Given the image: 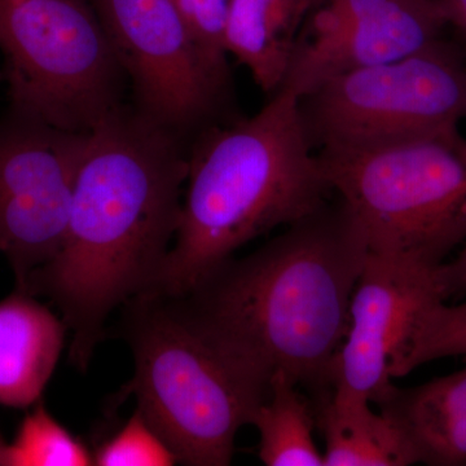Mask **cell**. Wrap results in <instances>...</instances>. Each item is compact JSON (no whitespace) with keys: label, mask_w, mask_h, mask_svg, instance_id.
<instances>
[{"label":"cell","mask_w":466,"mask_h":466,"mask_svg":"<svg viewBox=\"0 0 466 466\" xmlns=\"http://www.w3.org/2000/svg\"><path fill=\"white\" fill-rule=\"evenodd\" d=\"M188 140L122 104L90 133L56 256L16 288L46 296L87 370L115 309L155 287L182 213Z\"/></svg>","instance_id":"obj_1"},{"label":"cell","mask_w":466,"mask_h":466,"mask_svg":"<svg viewBox=\"0 0 466 466\" xmlns=\"http://www.w3.org/2000/svg\"><path fill=\"white\" fill-rule=\"evenodd\" d=\"M368 251L337 198L249 256L227 260L184 299L267 375L281 370L309 397L332 389Z\"/></svg>","instance_id":"obj_2"},{"label":"cell","mask_w":466,"mask_h":466,"mask_svg":"<svg viewBox=\"0 0 466 466\" xmlns=\"http://www.w3.org/2000/svg\"><path fill=\"white\" fill-rule=\"evenodd\" d=\"M332 193L299 96L281 86L256 115L192 140L179 227L149 291L187 296L248 242L311 216Z\"/></svg>","instance_id":"obj_3"},{"label":"cell","mask_w":466,"mask_h":466,"mask_svg":"<svg viewBox=\"0 0 466 466\" xmlns=\"http://www.w3.org/2000/svg\"><path fill=\"white\" fill-rule=\"evenodd\" d=\"M134 358L125 390L177 464L227 466L238 431L268 392L262 368L214 329L184 297L147 291L125 305Z\"/></svg>","instance_id":"obj_4"},{"label":"cell","mask_w":466,"mask_h":466,"mask_svg":"<svg viewBox=\"0 0 466 466\" xmlns=\"http://www.w3.org/2000/svg\"><path fill=\"white\" fill-rule=\"evenodd\" d=\"M318 156L370 251L437 266L466 240V137L459 126Z\"/></svg>","instance_id":"obj_5"},{"label":"cell","mask_w":466,"mask_h":466,"mask_svg":"<svg viewBox=\"0 0 466 466\" xmlns=\"http://www.w3.org/2000/svg\"><path fill=\"white\" fill-rule=\"evenodd\" d=\"M9 110L88 134L122 106L124 69L85 0H0Z\"/></svg>","instance_id":"obj_6"},{"label":"cell","mask_w":466,"mask_h":466,"mask_svg":"<svg viewBox=\"0 0 466 466\" xmlns=\"http://www.w3.org/2000/svg\"><path fill=\"white\" fill-rule=\"evenodd\" d=\"M315 150L381 146L466 119V63L449 43L328 79L299 99Z\"/></svg>","instance_id":"obj_7"},{"label":"cell","mask_w":466,"mask_h":466,"mask_svg":"<svg viewBox=\"0 0 466 466\" xmlns=\"http://www.w3.org/2000/svg\"><path fill=\"white\" fill-rule=\"evenodd\" d=\"M94 5L140 116L186 140L236 118L228 64L208 56L171 0Z\"/></svg>","instance_id":"obj_8"},{"label":"cell","mask_w":466,"mask_h":466,"mask_svg":"<svg viewBox=\"0 0 466 466\" xmlns=\"http://www.w3.org/2000/svg\"><path fill=\"white\" fill-rule=\"evenodd\" d=\"M88 137L9 109L0 119V253L16 288L63 245Z\"/></svg>","instance_id":"obj_9"},{"label":"cell","mask_w":466,"mask_h":466,"mask_svg":"<svg viewBox=\"0 0 466 466\" xmlns=\"http://www.w3.org/2000/svg\"><path fill=\"white\" fill-rule=\"evenodd\" d=\"M438 267L368 251L350 303L349 329L332 367V391L379 406L397 386L389 367L429 309L446 302Z\"/></svg>","instance_id":"obj_10"},{"label":"cell","mask_w":466,"mask_h":466,"mask_svg":"<svg viewBox=\"0 0 466 466\" xmlns=\"http://www.w3.org/2000/svg\"><path fill=\"white\" fill-rule=\"evenodd\" d=\"M446 26L435 0H315L281 86L300 99L334 76L422 50Z\"/></svg>","instance_id":"obj_11"},{"label":"cell","mask_w":466,"mask_h":466,"mask_svg":"<svg viewBox=\"0 0 466 466\" xmlns=\"http://www.w3.org/2000/svg\"><path fill=\"white\" fill-rule=\"evenodd\" d=\"M63 319L18 290L0 300V404L25 410L41 400L63 352Z\"/></svg>","instance_id":"obj_12"},{"label":"cell","mask_w":466,"mask_h":466,"mask_svg":"<svg viewBox=\"0 0 466 466\" xmlns=\"http://www.w3.org/2000/svg\"><path fill=\"white\" fill-rule=\"evenodd\" d=\"M377 407L400 429L417 464L466 466V368L413 388H395Z\"/></svg>","instance_id":"obj_13"},{"label":"cell","mask_w":466,"mask_h":466,"mask_svg":"<svg viewBox=\"0 0 466 466\" xmlns=\"http://www.w3.org/2000/svg\"><path fill=\"white\" fill-rule=\"evenodd\" d=\"M314 2L228 0L227 54L249 70L266 94H274L283 85Z\"/></svg>","instance_id":"obj_14"},{"label":"cell","mask_w":466,"mask_h":466,"mask_svg":"<svg viewBox=\"0 0 466 466\" xmlns=\"http://www.w3.org/2000/svg\"><path fill=\"white\" fill-rule=\"evenodd\" d=\"M325 441L324 466H408L415 453L397 424L370 401L343 400L332 389L309 395Z\"/></svg>","instance_id":"obj_15"},{"label":"cell","mask_w":466,"mask_h":466,"mask_svg":"<svg viewBox=\"0 0 466 466\" xmlns=\"http://www.w3.org/2000/svg\"><path fill=\"white\" fill-rule=\"evenodd\" d=\"M251 425L259 434L258 456L267 466H324L315 443L311 400L281 370L272 373L268 392Z\"/></svg>","instance_id":"obj_16"},{"label":"cell","mask_w":466,"mask_h":466,"mask_svg":"<svg viewBox=\"0 0 466 466\" xmlns=\"http://www.w3.org/2000/svg\"><path fill=\"white\" fill-rule=\"evenodd\" d=\"M94 453L48 412L41 400L34 404L7 443L5 466H88Z\"/></svg>","instance_id":"obj_17"},{"label":"cell","mask_w":466,"mask_h":466,"mask_svg":"<svg viewBox=\"0 0 466 466\" xmlns=\"http://www.w3.org/2000/svg\"><path fill=\"white\" fill-rule=\"evenodd\" d=\"M466 355V302H438L428 309L403 354L389 367L392 380L410 375L422 364Z\"/></svg>","instance_id":"obj_18"},{"label":"cell","mask_w":466,"mask_h":466,"mask_svg":"<svg viewBox=\"0 0 466 466\" xmlns=\"http://www.w3.org/2000/svg\"><path fill=\"white\" fill-rule=\"evenodd\" d=\"M94 465L173 466L177 456L139 410L95 451Z\"/></svg>","instance_id":"obj_19"},{"label":"cell","mask_w":466,"mask_h":466,"mask_svg":"<svg viewBox=\"0 0 466 466\" xmlns=\"http://www.w3.org/2000/svg\"><path fill=\"white\" fill-rule=\"evenodd\" d=\"M189 32L208 56L228 64L226 51V24L228 0H171Z\"/></svg>","instance_id":"obj_20"},{"label":"cell","mask_w":466,"mask_h":466,"mask_svg":"<svg viewBox=\"0 0 466 466\" xmlns=\"http://www.w3.org/2000/svg\"><path fill=\"white\" fill-rule=\"evenodd\" d=\"M438 281L444 300L466 293V244L455 259L441 263L438 267Z\"/></svg>","instance_id":"obj_21"},{"label":"cell","mask_w":466,"mask_h":466,"mask_svg":"<svg viewBox=\"0 0 466 466\" xmlns=\"http://www.w3.org/2000/svg\"><path fill=\"white\" fill-rule=\"evenodd\" d=\"M447 26L455 27L466 42V0H435Z\"/></svg>","instance_id":"obj_22"},{"label":"cell","mask_w":466,"mask_h":466,"mask_svg":"<svg viewBox=\"0 0 466 466\" xmlns=\"http://www.w3.org/2000/svg\"><path fill=\"white\" fill-rule=\"evenodd\" d=\"M5 447H7V441L3 440L2 435H0V466H5Z\"/></svg>","instance_id":"obj_23"},{"label":"cell","mask_w":466,"mask_h":466,"mask_svg":"<svg viewBox=\"0 0 466 466\" xmlns=\"http://www.w3.org/2000/svg\"><path fill=\"white\" fill-rule=\"evenodd\" d=\"M0 82H3V73H2V70H0Z\"/></svg>","instance_id":"obj_24"}]
</instances>
